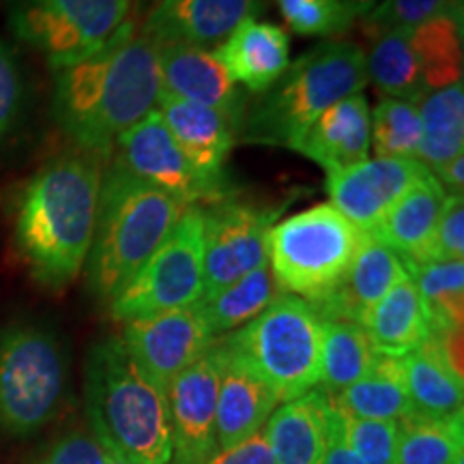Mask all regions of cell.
Masks as SVG:
<instances>
[{"instance_id": "obj_11", "label": "cell", "mask_w": 464, "mask_h": 464, "mask_svg": "<svg viewBox=\"0 0 464 464\" xmlns=\"http://www.w3.org/2000/svg\"><path fill=\"white\" fill-rule=\"evenodd\" d=\"M277 208L232 196L205 208V301L269 263V232Z\"/></svg>"}, {"instance_id": "obj_3", "label": "cell", "mask_w": 464, "mask_h": 464, "mask_svg": "<svg viewBox=\"0 0 464 464\" xmlns=\"http://www.w3.org/2000/svg\"><path fill=\"white\" fill-rule=\"evenodd\" d=\"M86 415L97 443L121 464H168L172 458L166 393L138 368L119 335L92 344L84 376Z\"/></svg>"}, {"instance_id": "obj_26", "label": "cell", "mask_w": 464, "mask_h": 464, "mask_svg": "<svg viewBox=\"0 0 464 464\" xmlns=\"http://www.w3.org/2000/svg\"><path fill=\"white\" fill-rule=\"evenodd\" d=\"M362 327L374 351L387 357H404L430 338V324L420 293L411 277L398 282L363 318Z\"/></svg>"}, {"instance_id": "obj_7", "label": "cell", "mask_w": 464, "mask_h": 464, "mask_svg": "<svg viewBox=\"0 0 464 464\" xmlns=\"http://www.w3.org/2000/svg\"><path fill=\"white\" fill-rule=\"evenodd\" d=\"M362 237L332 205H314L276 224L269 232V266L277 288L310 304L332 297Z\"/></svg>"}, {"instance_id": "obj_4", "label": "cell", "mask_w": 464, "mask_h": 464, "mask_svg": "<svg viewBox=\"0 0 464 464\" xmlns=\"http://www.w3.org/2000/svg\"><path fill=\"white\" fill-rule=\"evenodd\" d=\"M185 205L114 161L102 174L95 232L86 260L89 290L112 304L168 239Z\"/></svg>"}, {"instance_id": "obj_24", "label": "cell", "mask_w": 464, "mask_h": 464, "mask_svg": "<svg viewBox=\"0 0 464 464\" xmlns=\"http://www.w3.org/2000/svg\"><path fill=\"white\" fill-rule=\"evenodd\" d=\"M411 413L443 420L462 413V372L451 365L437 335L400 357Z\"/></svg>"}, {"instance_id": "obj_47", "label": "cell", "mask_w": 464, "mask_h": 464, "mask_svg": "<svg viewBox=\"0 0 464 464\" xmlns=\"http://www.w3.org/2000/svg\"><path fill=\"white\" fill-rule=\"evenodd\" d=\"M454 464H464V460H462V458H458V460H456Z\"/></svg>"}, {"instance_id": "obj_43", "label": "cell", "mask_w": 464, "mask_h": 464, "mask_svg": "<svg viewBox=\"0 0 464 464\" xmlns=\"http://www.w3.org/2000/svg\"><path fill=\"white\" fill-rule=\"evenodd\" d=\"M324 464H363L357 458L355 451L351 450V445H348V440L344 437L342 413L335 409V404L332 409V420H329V440H327V454H324Z\"/></svg>"}, {"instance_id": "obj_5", "label": "cell", "mask_w": 464, "mask_h": 464, "mask_svg": "<svg viewBox=\"0 0 464 464\" xmlns=\"http://www.w3.org/2000/svg\"><path fill=\"white\" fill-rule=\"evenodd\" d=\"M368 84L365 52L351 42H323L290 63L280 80L246 108L241 142L295 149L307 127Z\"/></svg>"}, {"instance_id": "obj_46", "label": "cell", "mask_w": 464, "mask_h": 464, "mask_svg": "<svg viewBox=\"0 0 464 464\" xmlns=\"http://www.w3.org/2000/svg\"><path fill=\"white\" fill-rule=\"evenodd\" d=\"M103 464H121V462H119V460H114V458L108 454V456H106V460H103Z\"/></svg>"}, {"instance_id": "obj_8", "label": "cell", "mask_w": 464, "mask_h": 464, "mask_svg": "<svg viewBox=\"0 0 464 464\" xmlns=\"http://www.w3.org/2000/svg\"><path fill=\"white\" fill-rule=\"evenodd\" d=\"M67 355L52 329L14 323L0 332V428L15 439L37 434L65 398Z\"/></svg>"}, {"instance_id": "obj_32", "label": "cell", "mask_w": 464, "mask_h": 464, "mask_svg": "<svg viewBox=\"0 0 464 464\" xmlns=\"http://www.w3.org/2000/svg\"><path fill=\"white\" fill-rule=\"evenodd\" d=\"M365 72L368 82L390 100L420 103L428 95L409 31H392L374 37L372 50L365 56Z\"/></svg>"}, {"instance_id": "obj_33", "label": "cell", "mask_w": 464, "mask_h": 464, "mask_svg": "<svg viewBox=\"0 0 464 464\" xmlns=\"http://www.w3.org/2000/svg\"><path fill=\"white\" fill-rule=\"evenodd\" d=\"M411 45L428 92L462 82V17L439 15L411 28Z\"/></svg>"}, {"instance_id": "obj_10", "label": "cell", "mask_w": 464, "mask_h": 464, "mask_svg": "<svg viewBox=\"0 0 464 464\" xmlns=\"http://www.w3.org/2000/svg\"><path fill=\"white\" fill-rule=\"evenodd\" d=\"M130 5L131 0H28L15 28L56 72L100 52L127 22Z\"/></svg>"}, {"instance_id": "obj_35", "label": "cell", "mask_w": 464, "mask_h": 464, "mask_svg": "<svg viewBox=\"0 0 464 464\" xmlns=\"http://www.w3.org/2000/svg\"><path fill=\"white\" fill-rule=\"evenodd\" d=\"M421 123L417 103L382 97L370 112V147L376 158H415Z\"/></svg>"}, {"instance_id": "obj_44", "label": "cell", "mask_w": 464, "mask_h": 464, "mask_svg": "<svg viewBox=\"0 0 464 464\" xmlns=\"http://www.w3.org/2000/svg\"><path fill=\"white\" fill-rule=\"evenodd\" d=\"M432 174L437 177L440 188L448 191V194H462V189H464V153L456 155V158L445 161V164H440L439 168H434Z\"/></svg>"}, {"instance_id": "obj_38", "label": "cell", "mask_w": 464, "mask_h": 464, "mask_svg": "<svg viewBox=\"0 0 464 464\" xmlns=\"http://www.w3.org/2000/svg\"><path fill=\"white\" fill-rule=\"evenodd\" d=\"M342 423L348 445L363 464H398L400 421L359 420L342 413Z\"/></svg>"}, {"instance_id": "obj_30", "label": "cell", "mask_w": 464, "mask_h": 464, "mask_svg": "<svg viewBox=\"0 0 464 464\" xmlns=\"http://www.w3.org/2000/svg\"><path fill=\"white\" fill-rule=\"evenodd\" d=\"M404 265L420 293L430 334L460 332L464 318L462 260H430V263L404 260Z\"/></svg>"}, {"instance_id": "obj_40", "label": "cell", "mask_w": 464, "mask_h": 464, "mask_svg": "<svg viewBox=\"0 0 464 464\" xmlns=\"http://www.w3.org/2000/svg\"><path fill=\"white\" fill-rule=\"evenodd\" d=\"M464 258V198L462 194H448L440 211L437 228L428 243L421 263L430 260H462Z\"/></svg>"}, {"instance_id": "obj_16", "label": "cell", "mask_w": 464, "mask_h": 464, "mask_svg": "<svg viewBox=\"0 0 464 464\" xmlns=\"http://www.w3.org/2000/svg\"><path fill=\"white\" fill-rule=\"evenodd\" d=\"M161 92L189 103L218 110L241 131L246 97L230 78L216 50L194 45H158Z\"/></svg>"}, {"instance_id": "obj_17", "label": "cell", "mask_w": 464, "mask_h": 464, "mask_svg": "<svg viewBox=\"0 0 464 464\" xmlns=\"http://www.w3.org/2000/svg\"><path fill=\"white\" fill-rule=\"evenodd\" d=\"M155 110L161 114L191 168L213 188L230 194V185L226 181V161L239 138V127L218 110L189 103L166 92H160Z\"/></svg>"}, {"instance_id": "obj_1", "label": "cell", "mask_w": 464, "mask_h": 464, "mask_svg": "<svg viewBox=\"0 0 464 464\" xmlns=\"http://www.w3.org/2000/svg\"><path fill=\"white\" fill-rule=\"evenodd\" d=\"M158 44L125 22L100 52L56 69L52 112L91 155L108 158L123 133L158 106Z\"/></svg>"}, {"instance_id": "obj_12", "label": "cell", "mask_w": 464, "mask_h": 464, "mask_svg": "<svg viewBox=\"0 0 464 464\" xmlns=\"http://www.w3.org/2000/svg\"><path fill=\"white\" fill-rule=\"evenodd\" d=\"M116 164L150 188L166 191L181 205H202L228 198L191 168L183 150L174 142L170 130L158 110L131 125L116 142Z\"/></svg>"}, {"instance_id": "obj_23", "label": "cell", "mask_w": 464, "mask_h": 464, "mask_svg": "<svg viewBox=\"0 0 464 464\" xmlns=\"http://www.w3.org/2000/svg\"><path fill=\"white\" fill-rule=\"evenodd\" d=\"M332 396L312 390L274 411L266 426L276 464H324L332 420Z\"/></svg>"}, {"instance_id": "obj_13", "label": "cell", "mask_w": 464, "mask_h": 464, "mask_svg": "<svg viewBox=\"0 0 464 464\" xmlns=\"http://www.w3.org/2000/svg\"><path fill=\"white\" fill-rule=\"evenodd\" d=\"M138 368L158 390L168 385L216 344V335L202 316L198 304L181 310L127 321L121 335Z\"/></svg>"}, {"instance_id": "obj_37", "label": "cell", "mask_w": 464, "mask_h": 464, "mask_svg": "<svg viewBox=\"0 0 464 464\" xmlns=\"http://www.w3.org/2000/svg\"><path fill=\"white\" fill-rule=\"evenodd\" d=\"M286 24L304 37H335L346 33L355 15L342 0H276Z\"/></svg>"}, {"instance_id": "obj_22", "label": "cell", "mask_w": 464, "mask_h": 464, "mask_svg": "<svg viewBox=\"0 0 464 464\" xmlns=\"http://www.w3.org/2000/svg\"><path fill=\"white\" fill-rule=\"evenodd\" d=\"M222 351V376H219L216 440L218 450H228L260 432L280 404L269 387L241 365L218 340Z\"/></svg>"}, {"instance_id": "obj_20", "label": "cell", "mask_w": 464, "mask_h": 464, "mask_svg": "<svg viewBox=\"0 0 464 464\" xmlns=\"http://www.w3.org/2000/svg\"><path fill=\"white\" fill-rule=\"evenodd\" d=\"M297 153L323 166L327 174L340 172L370 155V103L363 92L327 108L295 144Z\"/></svg>"}, {"instance_id": "obj_15", "label": "cell", "mask_w": 464, "mask_h": 464, "mask_svg": "<svg viewBox=\"0 0 464 464\" xmlns=\"http://www.w3.org/2000/svg\"><path fill=\"white\" fill-rule=\"evenodd\" d=\"M426 166L415 158H372L327 174L332 207L362 232H372L423 174Z\"/></svg>"}, {"instance_id": "obj_45", "label": "cell", "mask_w": 464, "mask_h": 464, "mask_svg": "<svg viewBox=\"0 0 464 464\" xmlns=\"http://www.w3.org/2000/svg\"><path fill=\"white\" fill-rule=\"evenodd\" d=\"M342 3H344L346 7L351 9V14L357 17V15H365V14H368V11L372 9L374 5L379 3V0H342Z\"/></svg>"}, {"instance_id": "obj_9", "label": "cell", "mask_w": 464, "mask_h": 464, "mask_svg": "<svg viewBox=\"0 0 464 464\" xmlns=\"http://www.w3.org/2000/svg\"><path fill=\"white\" fill-rule=\"evenodd\" d=\"M205 290V207L189 205L168 239L110 304V314L127 323L196 305Z\"/></svg>"}, {"instance_id": "obj_18", "label": "cell", "mask_w": 464, "mask_h": 464, "mask_svg": "<svg viewBox=\"0 0 464 464\" xmlns=\"http://www.w3.org/2000/svg\"><path fill=\"white\" fill-rule=\"evenodd\" d=\"M263 0H160L144 34L158 45H219L241 22L256 17Z\"/></svg>"}, {"instance_id": "obj_42", "label": "cell", "mask_w": 464, "mask_h": 464, "mask_svg": "<svg viewBox=\"0 0 464 464\" xmlns=\"http://www.w3.org/2000/svg\"><path fill=\"white\" fill-rule=\"evenodd\" d=\"M208 464H276V458L266 434L256 432L228 450L218 451Z\"/></svg>"}, {"instance_id": "obj_27", "label": "cell", "mask_w": 464, "mask_h": 464, "mask_svg": "<svg viewBox=\"0 0 464 464\" xmlns=\"http://www.w3.org/2000/svg\"><path fill=\"white\" fill-rule=\"evenodd\" d=\"M376 355L379 353L362 324L348 318L321 316V385L329 396L362 381Z\"/></svg>"}, {"instance_id": "obj_19", "label": "cell", "mask_w": 464, "mask_h": 464, "mask_svg": "<svg viewBox=\"0 0 464 464\" xmlns=\"http://www.w3.org/2000/svg\"><path fill=\"white\" fill-rule=\"evenodd\" d=\"M406 277L409 271L402 256L376 239L372 232H363L342 286L332 297L312 305L321 316L348 318L362 324L370 310Z\"/></svg>"}, {"instance_id": "obj_34", "label": "cell", "mask_w": 464, "mask_h": 464, "mask_svg": "<svg viewBox=\"0 0 464 464\" xmlns=\"http://www.w3.org/2000/svg\"><path fill=\"white\" fill-rule=\"evenodd\" d=\"M462 417L432 420L411 413L400 420L398 464H454L464 450Z\"/></svg>"}, {"instance_id": "obj_41", "label": "cell", "mask_w": 464, "mask_h": 464, "mask_svg": "<svg viewBox=\"0 0 464 464\" xmlns=\"http://www.w3.org/2000/svg\"><path fill=\"white\" fill-rule=\"evenodd\" d=\"M108 451L97 443L95 437L84 432H69L58 439L37 464H103Z\"/></svg>"}, {"instance_id": "obj_21", "label": "cell", "mask_w": 464, "mask_h": 464, "mask_svg": "<svg viewBox=\"0 0 464 464\" xmlns=\"http://www.w3.org/2000/svg\"><path fill=\"white\" fill-rule=\"evenodd\" d=\"M216 54L237 84L263 95L290 65V39L277 24L249 17L218 45Z\"/></svg>"}, {"instance_id": "obj_2", "label": "cell", "mask_w": 464, "mask_h": 464, "mask_svg": "<svg viewBox=\"0 0 464 464\" xmlns=\"http://www.w3.org/2000/svg\"><path fill=\"white\" fill-rule=\"evenodd\" d=\"M102 168L67 155L31 177L15 205L14 237L33 280L65 290L89 260L100 202Z\"/></svg>"}, {"instance_id": "obj_6", "label": "cell", "mask_w": 464, "mask_h": 464, "mask_svg": "<svg viewBox=\"0 0 464 464\" xmlns=\"http://www.w3.org/2000/svg\"><path fill=\"white\" fill-rule=\"evenodd\" d=\"M219 342L280 402L321 385V316L310 301L280 293L254 321Z\"/></svg>"}, {"instance_id": "obj_29", "label": "cell", "mask_w": 464, "mask_h": 464, "mask_svg": "<svg viewBox=\"0 0 464 464\" xmlns=\"http://www.w3.org/2000/svg\"><path fill=\"white\" fill-rule=\"evenodd\" d=\"M421 140L417 160L434 170L464 153V86L462 82L428 92L417 103Z\"/></svg>"}, {"instance_id": "obj_14", "label": "cell", "mask_w": 464, "mask_h": 464, "mask_svg": "<svg viewBox=\"0 0 464 464\" xmlns=\"http://www.w3.org/2000/svg\"><path fill=\"white\" fill-rule=\"evenodd\" d=\"M222 376L218 340L198 362L174 376L166 400L170 413L172 458L168 464H208L218 451L216 411Z\"/></svg>"}, {"instance_id": "obj_39", "label": "cell", "mask_w": 464, "mask_h": 464, "mask_svg": "<svg viewBox=\"0 0 464 464\" xmlns=\"http://www.w3.org/2000/svg\"><path fill=\"white\" fill-rule=\"evenodd\" d=\"M24 75L15 52L0 39V144L7 142L24 114Z\"/></svg>"}, {"instance_id": "obj_28", "label": "cell", "mask_w": 464, "mask_h": 464, "mask_svg": "<svg viewBox=\"0 0 464 464\" xmlns=\"http://www.w3.org/2000/svg\"><path fill=\"white\" fill-rule=\"evenodd\" d=\"M332 400L342 413L359 420L400 421L411 415L400 357L376 355L370 372Z\"/></svg>"}, {"instance_id": "obj_36", "label": "cell", "mask_w": 464, "mask_h": 464, "mask_svg": "<svg viewBox=\"0 0 464 464\" xmlns=\"http://www.w3.org/2000/svg\"><path fill=\"white\" fill-rule=\"evenodd\" d=\"M439 15H460L462 0H382L363 15L370 37L392 31H411Z\"/></svg>"}, {"instance_id": "obj_25", "label": "cell", "mask_w": 464, "mask_h": 464, "mask_svg": "<svg viewBox=\"0 0 464 464\" xmlns=\"http://www.w3.org/2000/svg\"><path fill=\"white\" fill-rule=\"evenodd\" d=\"M445 200L448 191L440 188L430 170L390 208L372 235L404 260L421 263Z\"/></svg>"}, {"instance_id": "obj_31", "label": "cell", "mask_w": 464, "mask_h": 464, "mask_svg": "<svg viewBox=\"0 0 464 464\" xmlns=\"http://www.w3.org/2000/svg\"><path fill=\"white\" fill-rule=\"evenodd\" d=\"M277 295H280V288L276 284L274 271L266 263L219 290L213 297L198 301V307L208 329L219 338V335L237 332L243 324L254 321L260 312L269 307Z\"/></svg>"}]
</instances>
